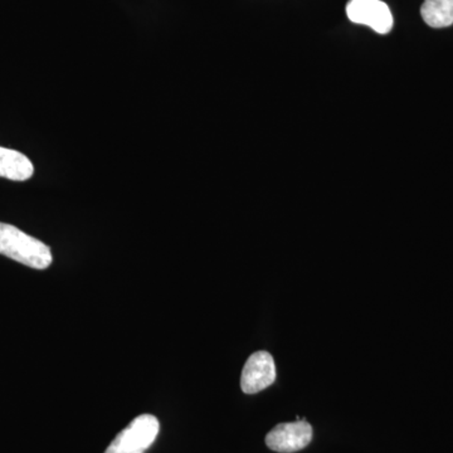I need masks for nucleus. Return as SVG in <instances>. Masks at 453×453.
<instances>
[{
  "label": "nucleus",
  "instance_id": "nucleus-7",
  "mask_svg": "<svg viewBox=\"0 0 453 453\" xmlns=\"http://www.w3.org/2000/svg\"><path fill=\"white\" fill-rule=\"evenodd\" d=\"M421 16L432 28H446L453 25V0H425Z\"/></svg>",
  "mask_w": 453,
  "mask_h": 453
},
{
  "label": "nucleus",
  "instance_id": "nucleus-2",
  "mask_svg": "<svg viewBox=\"0 0 453 453\" xmlns=\"http://www.w3.org/2000/svg\"><path fill=\"white\" fill-rule=\"evenodd\" d=\"M160 423L153 414L136 417L107 447L105 453H145L157 440Z\"/></svg>",
  "mask_w": 453,
  "mask_h": 453
},
{
  "label": "nucleus",
  "instance_id": "nucleus-5",
  "mask_svg": "<svg viewBox=\"0 0 453 453\" xmlns=\"http://www.w3.org/2000/svg\"><path fill=\"white\" fill-rule=\"evenodd\" d=\"M276 380V365L267 351H256L247 359L241 375V388L246 395H256L273 386Z\"/></svg>",
  "mask_w": 453,
  "mask_h": 453
},
{
  "label": "nucleus",
  "instance_id": "nucleus-3",
  "mask_svg": "<svg viewBox=\"0 0 453 453\" xmlns=\"http://www.w3.org/2000/svg\"><path fill=\"white\" fill-rule=\"evenodd\" d=\"M311 440V425L303 418L296 422L277 425L273 431L268 432L266 445L275 452L294 453L305 449Z\"/></svg>",
  "mask_w": 453,
  "mask_h": 453
},
{
  "label": "nucleus",
  "instance_id": "nucleus-6",
  "mask_svg": "<svg viewBox=\"0 0 453 453\" xmlns=\"http://www.w3.org/2000/svg\"><path fill=\"white\" fill-rule=\"evenodd\" d=\"M35 166L25 154L0 146V178L25 181L33 177Z\"/></svg>",
  "mask_w": 453,
  "mask_h": 453
},
{
  "label": "nucleus",
  "instance_id": "nucleus-4",
  "mask_svg": "<svg viewBox=\"0 0 453 453\" xmlns=\"http://www.w3.org/2000/svg\"><path fill=\"white\" fill-rule=\"evenodd\" d=\"M347 14L351 22L371 27L372 31L380 35L392 31L395 23L388 5L380 0H350L347 5Z\"/></svg>",
  "mask_w": 453,
  "mask_h": 453
},
{
  "label": "nucleus",
  "instance_id": "nucleus-1",
  "mask_svg": "<svg viewBox=\"0 0 453 453\" xmlns=\"http://www.w3.org/2000/svg\"><path fill=\"white\" fill-rule=\"evenodd\" d=\"M0 255L35 270H46L52 265V252L47 244L25 234L17 226L0 222Z\"/></svg>",
  "mask_w": 453,
  "mask_h": 453
}]
</instances>
